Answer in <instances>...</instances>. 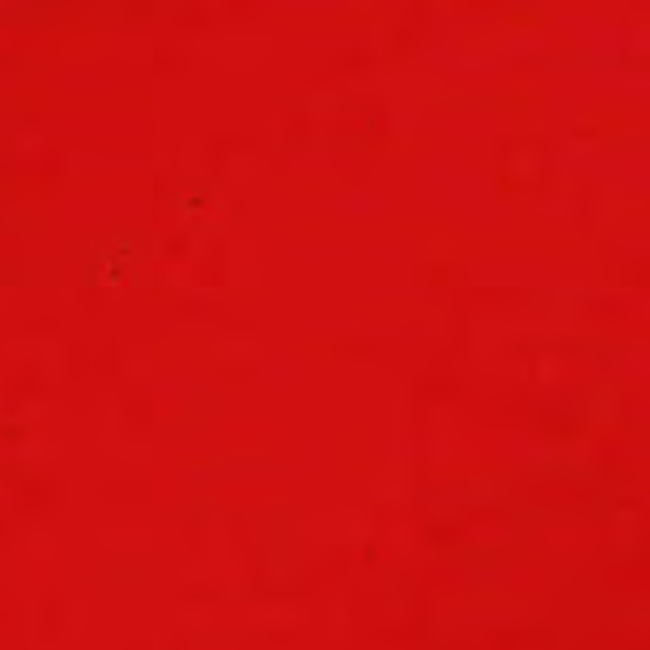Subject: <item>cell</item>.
Listing matches in <instances>:
<instances>
[{
  "label": "cell",
  "instance_id": "2",
  "mask_svg": "<svg viewBox=\"0 0 650 650\" xmlns=\"http://www.w3.org/2000/svg\"><path fill=\"white\" fill-rule=\"evenodd\" d=\"M49 498H51V490L46 483H28L21 488L18 498H16V506H18V511L31 513V511H38V506H44Z\"/></svg>",
  "mask_w": 650,
  "mask_h": 650
},
{
  "label": "cell",
  "instance_id": "1",
  "mask_svg": "<svg viewBox=\"0 0 650 650\" xmlns=\"http://www.w3.org/2000/svg\"><path fill=\"white\" fill-rule=\"evenodd\" d=\"M417 394L424 402H429V399H450L455 394H460V386L452 378L442 376V373H434V376L422 378L419 384H417Z\"/></svg>",
  "mask_w": 650,
  "mask_h": 650
},
{
  "label": "cell",
  "instance_id": "3",
  "mask_svg": "<svg viewBox=\"0 0 650 650\" xmlns=\"http://www.w3.org/2000/svg\"><path fill=\"white\" fill-rule=\"evenodd\" d=\"M209 13L201 6H188L186 11H180L175 16L173 23L183 28V31H204V28H209Z\"/></svg>",
  "mask_w": 650,
  "mask_h": 650
},
{
  "label": "cell",
  "instance_id": "4",
  "mask_svg": "<svg viewBox=\"0 0 650 650\" xmlns=\"http://www.w3.org/2000/svg\"><path fill=\"white\" fill-rule=\"evenodd\" d=\"M175 62H180V59L170 54V51L155 49V71H158V74H173V71H170V66H173Z\"/></svg>",
  "mask_w": 650,
  "mask_h": 650
}]
</instances>
